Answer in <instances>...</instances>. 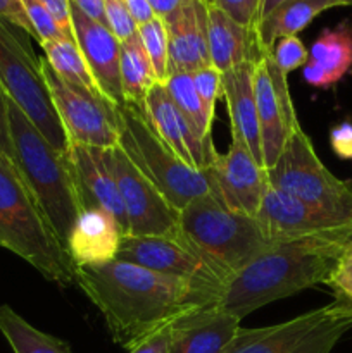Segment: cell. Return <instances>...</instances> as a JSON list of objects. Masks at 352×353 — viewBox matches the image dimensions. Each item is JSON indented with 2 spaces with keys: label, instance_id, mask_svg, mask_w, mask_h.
<instances>
[{
  "label": "cell",
  "instance_id": "9",
  "mask_svg": "<svg viewBox=\"0 0 352 353\" xmlns=\"http://www.w3.org/2000/svg\"><path fill=\"white\" fill-rule=\"evenodd\" d=\"M266 174L269 186L352 226V186L324 168L302 128L290 137Z\"/></svg>",
  "mask_w": 352,
  "mask_h": 353
},
{
  "label": "cell",
  "instance_id": "40",
  "mask_svg": "<svg viewBox=\"0 0 352 353\" xmlns=\"http://www.w3.org/2000/svg\"><path fill=\"white\" fill-rule=\"evenodd\" d=\"M330 143L335 154L342 159H352V124L342 123L330 133Z\"/></svg>",
  "mask_w": 352,
  "mask_h": 353
},
{
  "label": "cell",
  "instance_id": "44",
  "mask_svg": "<svg viewBox=\"0 0 352 353\" xmlns=\"http://www.w3.org/2000/svg\"><path fill=\"white\" fill-rule=\"evenodd\" d=\"M148 6L154 10L155 17L159 19H166V17L171 16L173 12L179 9V7L185 6L188 0H147Z\"/></svg>",
  "mask_w": 352,
  "mask_h": 353
},
{
  "label": "cell",
  "instance_id": "33",
  "mask_svg": "<svg viewBox=\"0 0 352 353\" xmlns=\"http://www.w3.org/2000/svg\"><path fill=\"white\" fill-rule=\"evenodd\" d=\"M21 3H23L24 12H26L31 26H33L35 33H37L38 43L66 38L64 33L61 31V28H59L57 23L54 21V17H52L50 14H48V10L41 6L40 0H21ZM66 40H68V38H66Z\"/></svg>",
  "mask_w": 352,
  "mask_h": 353
},
{
  "label": "cell",
  "instance_id": "10",
  "mask_svg": "<svg viewBox=\"0 0 352 353\" xmlns=\"http://www.w3.org/2000/svg\"><path fill=\"white\" fill-rule=\"evenodd\" d=\"M116 259L183 279L195 288L216 296V300L231 278L230 272L193 247L178 230L164 236L124 234Z\"/></svg>",
  "mask_w": 352,
  "mask_h": 353
},
{
  "label": "cell",
  "instance_id": "21",
  "mask_svg": "<svg viewBox=\"0 0 352 353\" xmlns=\"http://www.w3.org/2000/svg\"><path fill=\"white\" fill-rule=\"evenodd\" d=\"M119 226L102 209H86L79 214L66 241V250L76 268L114 261L119 250Z\"/></svg>",
  "mask_w": 352,
  "mask_h": 353
},
{
  "label": "cell",
  "instance_id": "25",
  "mask_svg": "<svg viewBox=\"0 0 352 353\" xmlns=\"http://www.w3.org/2000/svg\"><path fill=\"white\" fill-rule=\"evenodd\" d=\"M345 6H352V0H290L259 23L255 30L259 48L273 52L280 38L297 37L321 12Z\"/></svg>",
  "mask_w": 352,
  "mask_h": 353
},
{
  "label": "cell",
  "instance_id": "15",
  "mask_svg": "<svg viewBox=\"0 0 352 353\" xmlns=\"http://www.w3.org/2000/svg\"><path fill=\"white\" fill-rule=\"evenodd\" d=\"M206 172L213 193L228 209L245 216H257L269 188L268 174L237 134L231 133L228 152H216Z\"/></svg>",
  "mask_w": 352,
  "mask_h": 353
},
{
  "label": "cell",
  "instance_id": "37",
  "mask_svg": "<svg viewBox=\"0 0 352 353\" xmlns=\"http://www.w3.org/2000/svg\"><path fill=\"white\" fill-rule=\"evenodd\" d=\"M0 154L16 165V154L12 147V137H10L9 123V97L0 83ZM17 168V165H16Z\"/></svg>",
  "mask_w": 352,
  "mask_h": 353
},
{
  "label": "cell",
  "instance_id": "27",
  "mask_svg": "<svg viewBox=\"0 0 352 353\" xmlns=\"http://www.w3.org/2000/svg\"><path fill=\"white\" fill-rule=\"evenodd\" d=\"M0 333L14 353H72L66 341L33 327L9 305H0Z\"/></svg>",
  "mask_w": 352,
  "mask_h": 353
},
{
  "label": "cell",
  "instance_id": "12",
  "mask_svg": "<svg viewBox=\"0 0 352 353\" xmlns=\"http://www.w3.org/2000/svg\"><path fill=\"white\" fill-rule=\"evenodd\" d=\"M252 83L261 130L262 164L268 171L276 164L286 141L299 130L300 123L290 97L286 74L276 65L271 52H261L255 59Z\"/></svg>",
  "mask_w": 352,
  "mask_h": 353
},
{
  "label": "cell",
  "instance_id": "3",
  "mask_svg": "<svg viewBox=\"0 0 352 353\" xmlns=\"http://www.w3.org/2000/svg\"><path fill=\"white\" fill-rule=\"evenodd\" d=\"M9 123L17 169L66 247L76 219L86 210L69 152L55 150L10 99Z\"/></svg>",
  "mask_w": 352,
  "mask_h": 353
},
{
  "label": "cell",
  "instance_id": "20",
  "mask_svg": "<svg viewBox=\"0 0 352 353\" xmlns=\"http://www.w3.org/2000/svg\"><path fill=\"white\" fill-rule=\"evenodd\" d=\"M240 330V321L216 303L188 310L171 326L166 353H221Z\"/></svg>",
  "mask_w": 352,
  "mask_h": 353
},
{
  "label": "cell",
  "instance_id": "17",
  "mask_svg": "<svg viewBox=\"0 0 352 353\" xmlns=\"http://www.w3.org/2000/svg\"><path fill=\"white\" fill-rule=\"evenodd\" d=\"M71 24L76 45L102 95L121 107L124 103L119 68L121 41L109 28L90 19L75 6H71Z\"/></svg>",
  "mask_w": 352,
  "mask_h": 353
},
{
  "label": "cell",
  "instance_id": "14",
  "mask_svg": "<svg viewBox=\"0 0 352 353\" xmlns=\"http://www.w3.org/2000/svg\"><path fill=\"white\" fill-rule=\"evenodd\" d=\"M255 219L266 236L278 243L299 238L352 243L351 224L342 223L273 186L266 192Z\"/></svg>",
  "mask_w": 352,
  "mask_h": 353
},
{
  "label": "cell",
  "instance_id": "32",
  "mask_svg": "<svg viewBox=\"0 0 352 353\" xmlns=\"http://www.w3.org/2000/svg\"><path fill=\"white\" fill-rule=\"evenodd\" d=\"M271 55L282 72L289 74V72L306 65L307 59H309V50L299 37H285L276 41Z\"/></svg>",
  "mask_w": 352,
  "mask_h": 353
},
{
  "label": "cell",
  "instance_id": "6",
  "mask_svg": "<svg viewBox=\"0 0 352 353\" xmlns=\"http://www.w3.org/2000/svg\"><path fill=\"white\" fill-rule=\"evenodd\" d=\"M117 117L119 148L173 209L179 212L186 203L213 192L207 172L179 161L150 126L144 107L124 102L117 107Z\"/></svg>",
  "mask_w": 352,
  "mask_h": 353
},
{
  "label": "cell",
  "instance_id": "4",
  "mask_svg": "<svg viewBox=\"0 0 352 353\" xmlns=\"http://www.w3.org/2000/svg\"><path fill=\"white\" fill-rule=\"evenodd\" d=\"M0 248L33 265L45 279L69 286L76 265L19 169L0 154Z\"/></svg>",
  "mask_w": 352,
  "mask_h": 353
},
{
  "label": "cell",
  "instance_id": "43",
  "mask_svg": "<svg viewBox=\"0 0 352 353\" xmlns=\"http://www.w3.org/2000/svg\"><path fill=\"white\" fill-rule=\"evenodd\" d=\"M124 2H126L128 10H130L131 17L135 19L137 26H140V24L147 23V21L154 19L155 17L154 10L148 6L147 0H124Z\"/></svg>",
  "mask_w": 352,
  "mask_h": 353
},
{
  "label": "cell",
  "instance_id": "38",
  "mask_svg": "<svg viewBox=\"0 0 352 353\" xmlns=\"http://www.w3.org/2000/svg\"><path fill=\"white\" fill-rule=\"evenodd\" d=\"M0 19L19 28L28 37H33L37 40V33H35L33 26H31L26 12H24L21 0H0Z\"/></svg>",
  "mask_w": 352,
  "mask_h": 353
},
{
  "label": "cell",
  "instance_id": "2",
  "mask_svg": "<svg viewBox=\"0 0 352 353\" xmlns=\"http://www.w3.org/2000/svg\"><path fill=\"white\" fill-rule=\"evenodd\" d=\"M349 245L320 238L282 241L231 276L216 305L242 321L276 300L316 285H328Z\"/></svg>",
  "mask_w": 352,
  "mask_h": 353
},
{
  "label": "cell",
  "instance_id": "42",
  "mask_svg": "<svg viewBox=\"0 0 352 353\" xmlns=\"http://www.w3.org/2000/svg\"><path fill=\"white\" fill-rule=\"evenodd\" d=\"M71 6H75L76 9L81 10L85 16H88L90 19L97 21V23L107 26L106 14H104V2L102 0H69Z\"/></svg>",
  "mask_w": 352,
  "mask_h": 353
},
{
  "label": "cell",
  "instance_id": "22",
  "mask_svg": "<svg viewBox=\"0 0 352 353\" xmlns=\"http://www.w3.org/2000/svg\"><path fill=\"white\" fill-rule=\"evenodd\" d=\"M207 2V0H206ZM207 45L211 65L224 74L261 55L257 34L242 26L224 10L207 2Z\"/></svg>",
  "mask_w": 352,
  "mask_h": 353
},
{
  "label": "cell",
  "instance_id": "1",
  "mask_svg": "<svg viewBox=\"0 0 352 353\" xmlns=\"http://www.w3.org/2000/svg\"><path fill=\"white\" fill-rule=\"evenodd\" d=\"M75 283L100 310L114 343L126 350L188 310L216 303L183 279L117 259L76 268Z\"/></svg>",
  "mask_w": 352,
  "mask_h": 353
},
{
  "label": "cell",
  "instance_id": "31",
  "mask_svg": "<svg viewBox=\"0 0 352 353\" xmlns=\"http://www.w3.org/2000/svg\"><path fill=\"white\" fill-rule=\"evenodd\" d=\"M193 85H195L197 93L202 100L206 112L211 119H214V109H216L217 99L223 97V74L213 65L202 68L199 71L192 72Z\"/></svg>",
  "mask_w": 352,
  "mask_h": 353
},
{
  "label": "cell",
  "instance_id": "24",
  "mask_svg": "<svg viewBox=\"0 0 352 353\" xmlns=\"http://www.w3.org/2000/svg\"><path fill=\"white\" fill-rule=\"evenodd\" d=\"M352 68V23L321 31L311 45L309 59L304 65V79L314 88H331Z\"/></svg>",
  "mask_w": 352,
  "mask_h": 353
},
{
  "label": "cell",
  "instance_id": "13",
  "mask_svg": "<svg viewBox=\"0 0 352 353\" xmlns=\"http://www.w3.org/2000/svg\"><path fill=\"white\" fill-rule=\"evenodd\" d=\"M110 169L116 178L128 226L133 236H164L178 230V210L169 205L159 190L131 164L119 147L109 150Z\"/></svg>",
  "mask_w": 352,
  "mask_h": 353
},
{
  "label": "cell",
  "instance_id": "46",
  "mask_svg": "<svg viewBox=\"0 0 352 353\" xmlns=\"http://www.w3.org/2000/svg\"><path fill=\"white\" fill-rule=\"evenodd\" d=\"M207 2H213V0H207Z\"/></svg>",
  "mask_w": 352,
  "mask_h": 353
},
{
  "label": "cell",
  "instance_id": "8",
  "mask_svg": "<svg viewBox=\"0 0 352 353\" xmlns=\"http://www.w3.org/2000/svg\"><path fill=\"white\" fill-rule=\"evenodd\" d=\"M24 31L0 19V83L55 150L68 154L69 141Z\"/></svg>",
  "mask_w": 352,
  "mask_h": 353
},
{
  "label": "cell",
  "instance_id": "7",
  "mask_svg": "<svg viewBox=\"0 0 352 353\" xmlns=\"http://www.w3.org/2000/svg\"><path fill=\"white\" fill-rule=\"evenodd\" d=\"M352 330V302H335L275 326L240 330L221 353H331Z\"/></svg>",
  "mask_w": 352,
  "mask_h": 353
},
{
  "label": "cell",
  "instance_id": "11",
  "mask_svg": "<svg viewBox=\"0 0 352 353\" xmlns=\"http://www.w3.org/2000/svg\"><path fill=\"white\" fill-rule=\"evenodd\" d=\"M40 71L69 143L107 150L119 147L116 103L100 93L62 79L45 57L40 59Z\"/></svg>",
  "mask_w": 352,
  "mask_h": 353
},
{
  "label": "cell",
  "instance_id": "35",
  "mask_svg": "<svg viewBox=\"0 0 352 353\" xmlns=\"http://www.w3.org/2000/svg\"><path fill=\"white\" fill-rule=\"evenodd\" d=\"M216 7L228 14L231 19L240 23L242 26L248 30H257L259 24V9H261V0H213Z\"/></svg>",
  "mask_w": 352,
  "mask_h": 353
},
{
  "label": "cell",
  "instance_id": "34",
  "mask_svg": "<svg viewBox=\"0 0 352 353\" xmlns=\"http://www.w3.org/2000/svg\"><path fill=\"white\" fill-rule=\"evenodd\" d=\"M107 28L119 41L128 40L138 33V26L131 17L124 0H102Z\"/></svg>",
  "mask_w": 352,
  "mask_h": 353
},
{
  "label": "cell",
  "instance_id": "26",
  "mask_svg": "<svg viewBox=\"0 0 352 353\" xmlns=\"http://www.w3.org/2000/svg\"><path fill=\"white\" fill-rule=\"evenodd\" d=\"M119 68L124 102L144 107L148 90L159 79L155 76L154 68H152L150 59L145 54V48L138 33L128 40L121 41Z\"/></svg>",
  "mask_w": 352,
  "mask_h": 353
},
{
  "label": "cell",
  "instance_id": "30",
  "mask_svg": "<svg viewBox=\"0 0 352 353\" xmlns=\"http://www.w3.org/2000/svg\"><path fill=\"white\" fill-rule=\"evenodd\" d=\"M138 37H140L141 45L145 48V54L150 59V64L154 68L155 76L161 83L168 78V54H169V41H168V28L166 23L159 17L147 21V23L138 26Z\"/></svg>",
  "mask_w": 352,
  "mask_h": 353
},
{
  "label": "cell",
  "instance_id": "41",
  "mask_svg": "<svg viewBox=\"0 0 352 353\" xmlns=\"http://www.w3.org/2000/svg\"><path fill=\"white\" fill-rule=\"evenodd\" d=\"M171 324L161 327L159 331H155L154 334L144 340L141 343H138L137 347L131 348L128 353H166L168 352L169 345V334H171Z\"/></svg>",
  "mask_w": 352,
  "mask_h": 353
},
{
  "label": "cell",
  "instance_id": "23",
  "mask_svg": "<svg viewBox=\"0 0 352 353\" xmlns=\"http://www.w3.org/2000/svg\"><path fill=\"white\" fill-rule=\"evenodd\" d=\"M254 62L248 61L223 74V99L230 116V130L248 147L255 161L262 164L261 130L254 97Z\"/></svg>",
  "mask_w": 352,
  "mask_h": 353
},
{
  "label": "cell",
  "instance_id": "19",
  "mask_svg": "<svg viewBox=\"0 0 352 353\" xmlns=\"http://www.w3.org/2000/svg\"><path fill=\"white\" fill-rule=\"evenodd\" d=\"M162 21L168 28V76L176 72L192 74L199 69L209 68L206 0H188Z\"/></svg>",
  "mask_w": 352,
  "mask_h": 353
},
{
  "label": "cell",
  "instance_id": "16",
  "mask_svg": "<svg viewBox=\"0 0 352 353\" xmlns=\"http://www.w3.org/2000/svg\"><path fill=\"white\" fill-rule=\"evenodd\" d=\"M148 123L179 161L195 171H206L216 155L213 140H206L169 97L164 83L157 81L144 103Z\"/></svg>",
  "mask_w": 352,
  "mask_h": 353
},
{
  "label": "cell",
  "instance_id": "39",
  "mask_svg": "<svg viewBox=\"0 0 352 353\" xmlns=\"http://www.w3.org/2000/svg\"><path fill=\"white\" fill-rule=\"evenodd\" d=\"M41 6L48 10L57 26L64 33L68 40L75 41V34H72V24H71V3L69 0H40ZM76 43V41H75Z\"/></svg>",
  "mask_w": 352,
  "mask_h": 353
},
{
  "label": "cell",
  "instance_id": "18",
  "mask_svg": "<svg viewBox=\"0 0 352 353\" xmlns=\"http://www.w3.org/2000/svg\"><path fill=\"white\" fill-rule=\"evenodd\" d=\"M109 150L79 143H69L68 148L86 209H102L110 214L124 236L130 233V226L116 178L110 169Z\"/></svg>",
  "mask_w": 352,
  "mask_h": 353
},
{
  "label": "cell",
  "instance_id": "36",
  "mask_svg": "<svg viewBox=\"0 0 352 353\" xmlns=\"http://www.w3.org/2000/svg\"><path fill=\"white\" fill-rule=\"evenodd\" d=\"M328 286L333 288L335 296L352 302V243L345 248L342 257L338 259L337 268L331 272Z\"/></svg>",
  "mask_w": 352,
  "mask_h": 353
},
{
  "label": "cell",
  "instance_id": "28",
  "mask_svg": "<svg viewBox=\"0 0 352 353\" xmlns=\"http://www.w3.org/2000/svg\"><path fill=\"white\" fill-rule=\"evenodd\" d=\"M40 47L43 48L45 59L50 64V68L62 79L102 95L99 85L93 79L92 72H90L88 65H86L85 59H83L81 52H79L78 45L75 41L66 40V38H62V40H48L41 41Z\"/></svg>",
  "mask_w": 352,
  "mask_h": 353
},
{
  "label": "cell",
  "instance_id": "29",
  "mask_svg": "<svg viewBox=\"0 0 352 353\" xmlns=\"http://www.w3.org/2000/svg\"><path fill=\"white\" fill-rule=\"evenodd\" d=\"M164 86L173 102L188 117V121L197 128V131L206 140H213L214 119L207 116L206 107H204L202 100H200L199 93L195 90V85H193L192 74L190 72H176V74L168 76Z\"/></svg>",
  "mask_w": 352,
  "mask_h": 353
},
{
  "label": "cell",
  "instance_id": "5",
  "mask_svg": "<svg viewBox=\"0 0 352 353\" xmlns=\"http://www.w3.org/2000/svg\"><path fill=\"white\" fill-rule=\"evenodd\" d=\"M178 231L231 276L278 245L255 217L228 209L213 192L179 210Z\"/></svg>",
  "mask_w": 352,
  "mask_h": 353
},
{
  "label": "cell",
  "instance_id": "45",
  "mask_svg": "<svg viewBox=\"0 0 352 353\" xmlns=\"http://www.w3.org/2000/svg\"><path fill=\"white\" fill-rule=\"evenodd\" d=\"M286 2H290V0H261V9H259V23H261L262 19H266L269 14L275 12L278 7H282L283 3H286Z\"/></svg>",
  "mask_w": 352,
  "mask_h": 353
}]
</instances>
